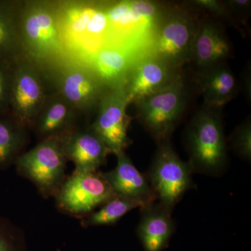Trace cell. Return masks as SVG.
<instances>
[{"label":"cell","instance_id":"cell-1","mask_svg":"<svg viewBox=\"0 0 251 251\" xmlns=\"http://www.w3.org/2000/svg\"><path fill=\"white\" fill-rule=\"evenodd\" d=\"M19 32L23 55L39 65L68 57L59 27L58 1H21Z\"/></svg>","mask_w":251,"mask_h":251},{"label":"cell","instance_id":"cell-2","mask_svg":"<svg viewBox=\"0 0 251 251\" xmlns=\"http://www.w3.org/2000/svg\"><path fill=\"white\" fill-rule=\"evenodd\" d=\"M221 109L204 105L188 125L186 140L192 170L215 175L226 166L227 148Z\"/></svg>","mask_w":251,"mask_h":251},{"label":"cell","instance_id":"cell-3","mask_svg":"<svg viewBox=\"0 0 251 251\" xmlns=\"http://www.w3.org/2000/svg\"><path fill=\"white\" fill-rule=\"evenodd\" d=\"M43 67L49 83L54 87L53 92L60 94L80 115L97 110L109 89L85 63L72 57Z\"/></svg>","mask_w":251,"mask_h":251},{"label":"cell","instance_id":"cell-4","mask_svg":"<svg viewBox=\"0 0 251 251\" xmlns=\"http://www.w3.org/2000/svg\"><path fill=\"white\" fill-rule=\"evenodd\" d=\"M199 23L187 10H166L148 48V53L177 69L191 60Z\"/></svg>","mask_w":251,"mask_h":251},{"label":"cell","instance_id":"cell-5","mask_svg":"<svg viewBox=\"0 0 251 251\" xmlns=\"http://www.w3.org/2000/svg\"><path fill=\"white\" fill-rule=\"evenodd\" d=\"M67 161L62 139L50 138L25 151L14 165L18 174L35 185L42 197L49 198L55 196L67 178Z\"/></svg>","mask_w":251,"mask_h":251},{"label":"cell","instance_id":"cell-6","mask_svg":"<svg viewBox=\"0 0 251 251\" xmlns=\"http://www.w3.org/2000/svg\"><path fill=\"white\" fill-rule=\"evenodd\" d=\"M184 81L178 75L173 82L153 95L136 102L137 117L150 135L161 144L168 142L186 108Z\"/></svg>","mask_w":251,"mask_h":251},{"label":"cell","instance_id":"cell-7","mask_svg":"<svg viewBox=\"0 0 251 251\" xmlns=\"http://www.w3.org/2000/svg\"><path fill=\"white\" fill-rule=\"evenodd\" d=\"M49 80L43 66L23 55L15 61L9 113L31 130L49 94Z\"/></svg>","mask_w":251,"mask_h":251},{"label":"cell","instance_id":"cell-8","mask_svg":"<svg viewBox=\"0 0 251 251\" xmlns=\"http://www.w3.org/2000/svg\"><path fill=\"white\" fill-rule=\"evenodd\" d=\"M115 196L103 173L74 171L54 198L60 212L82 219Z\"/></svg>","mask_w":251,"mask_h":251},{"label":"cell","instance_id":"cell-9","mask_svg":"<svg viewBox=\"0 0 251 251\" xmlns=\"http://www.w3.org/2000/svg\"><path fill=\"white\" fill-rule=\"evenodd\" d=\"M189 163L181 161L169 141L160 144L149 171V180L159 204L171 212L192 186Z\"/></svg>","mask_w":251,"mask_h":251},{"label":"cell","instance_id":"cell-10","mask_svg":"<svg viewBox=\"0 0 251 251\" xmlns=\"http://www.w3.org/2000/svg\"><path fill=\"white\" fill-rule=\"evenodd\" d=\"M128 105L124 88L108 89L99 101L95 120L89 126L110 153L125 151L131 143L128 136L131 121L126 112Z\"/></svg>","mask_w":251,"mask_h":251},{"label":"cell","instance_id":"cell-11","mask_svg":"<svg viewBox=\"0 0 251 251\" xmlns=\"http://www.w3.org/2000/svg\"><path fill=\"white\" fill-rule=\"evenodd\" d=\"M146 53L145 50L135 46L109 45L80 61L85 63L108 88H124L135 63Z\"/></svg>","mask_w":251,"mask_h":251},{"label":"cell","instance_id":"cell-12","mask_svg":"<svg viewBox=\"0 0 251 251\" xmlns=\"http://www.w3.org/2000/svg\"><path fill=\"white\" fill-rule=\"evenodd\" d=\"M176 69L152 54L142 56L130 71L124 90L130 103L159 92L179 75Z\"/></svg>","mask_w":251,"mask_h":251},{"label":"cell","instance_id":"cell-13","mask_svg":"<svg viewBox=\"0 0 251 251\" xmlns=\"http://www.w3.org/2000/svg\"><path fill=\"white\" fill-rule=\"evenodd\" d=\"M80 115L60 94H49L31 126L39 141L64 137L79 128Z\"/></svg>","mask_w":251,"mask_h":251},{"label":"cell","instance_id":"cell-14","mask_svg":"<svg viewBox=\"0 0 251 251\" xmlns=\"http://www.w3.org/2000/svg\"><path fill=\"white\" fill-rule=\"evenodd\" d=\"M62 140L67 160L74 163L75 171H98L106 163L107 156L110 153L89 126L79 127Z\"/></svg>","mask_w":251,"mask_h":251},{"label":"cell","instance_id":"cell-15","mask_svg":"<svg viewBox=\"0 0 251 251\" xmlns=\"http://www.w3.org/2000/svg\"><path fill=\"white\" fill-rule=\"evenodd\" d=\"M115 155L117 160L115 169L103 173L114 193L138 201L144 206L153 203L156 196L147 178L135 168L125 151Z\"/></svg>","mask_w":251,"mask_h":251},{"label":"cell","instance_id":"cell-16","mask_svg":"<svg viewBox=\"0 0 251 251\" xmlns=\"http://www.w3.org/2000/svg\"><path fill=\"white\" fill-rule=\"evenodd\" d=\"M230 52V44L221 26L209 20L199 23L191 60L201 70L223 63Z\"/></svg>","mask_w":251,"mask_h":251},{"label":"cell","instance_id":"cell-17","mask_svg":"<svg viewBox=\"0 0 251 251\" xmlns=\"http://www.w3.org/2000/svg\"><path fill=\"white\" fill-rule=\"evenodd\" d=\"M174 231L171 212L161 204L153 202L141 207L137 234L145 251L164 250Z\"/></svg>","mask_w":251,"mask_h":251},{"label":"cell","instance_id":"cell-18","mask_svg":"<svg viewBox=\"0 0 251 251\" xmlns=\"http://www.w3.org/2000/svg\"><path fill=\"white\" fill-rule=\"evenodd\" d=\"M199 82L204 105L209 107L221 108L237 94V79L224 63L202 70Z\"/></svg>","mask_w":251,"mask_h":251},{"label":"cell","instance_id":"cell-19","mask_svg":"<svg viewBox=\"0 0 251 251\" xmlns=\"http://www.w3.org/2000/svg\"><path fill=\"white\" fill-rule=\"evenodd\" d=\"M21 1L0 0V58L14 61L23 55L19 32Z\"/></svg>","mask_w":251,"mask_h":251},{"label":"cell","instance_id":"cell-20","mask_svg":"<svg viewBox=\"0 0 251 251\" xmlns=\"http://www.w3.org/2000/svg\"><path fill=\"white\" fill-rule=\"evenodd\" d=\"M29 130L10 113L0 117V169L14 164L24 153Z\"/></svg>","mask_w":251,"mask_h":251},{"label":"cell","instance_id":"cell-21","mask_svg":"<svg viewBox=\"0 0 251 251\" xmlns=\"http://www.w3.org/2000/svg\"><path fill=\"white\" fill-rule=\"evenodd\" d=\"M143 206V204L138 201L115 196L100 206L98 211H94L81 219V226L83 227H90L115 224L127 213Z\"/></svg>","mask_w":251,"mask_h":251},{"label":"cell","instance_id":"cell-22","mask_svg":"<svg viewBox=\"0 0 251 251\" xmlns=\"http://www.w3.org/2000/svg\"><path fill=\"white\" fill-rule=\"evenodd\" d=\"M0 251H28L24 231L4 217H0Z\"/></svg>","mask_w":251,"mask_h":251},{"label":"cell","instance_id":"cell-23","mask_svg":"<svg viewBox=\"0 0 251 251\" xmlns=\"http://www.w3.org/2000/svg\"><path fill=\"white\" fill-rule=\"evenodd\" d=\"M15 61L0 58V117L9 113L10 94Z\"/></svg>","mask_w":251,"mask_h":251},{"label":"cell","instance_id":"cell-24","mask_svg":"<svg viewBox=\"0 0 251 251\" xmlns=\"http://www.w3.org/2000/svg\"><path fill=\"white\" fill-rule=\"evenodd\" d=\"M232 147L241 157L250 161L251 157V120H247L237 127L232 136Z\"/></svg>","mask_w":251,"mask_h":251},{"label":"cell","instance_id":"cell-25","mask_svg":"<svg viewBox=\"0 0 251 251\" xmlns=\"http://www.w3.org/2000/svg\"><path fill=\"white\" fill-rule=\"evenodd\" d=\"M189 2L188 4L198 9L209 11V13L218 16H222L226 13V5L223 1L216 0H195Z\"/></svg>","mask_w":251,"mask_h":251}]
</instances>
